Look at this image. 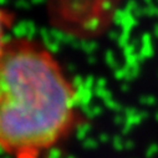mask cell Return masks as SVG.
Returning <instances> with one entry per match:
<instances>
[{"label":"cell","mask_w":158,"mask_h":158,"mask_svg":"<svg viewBox=\"0 0 158 158\" xmlns=\"http://www.w3.org/2000/svg\"><path fill=\"white\" fill-rule=\"evenodd\" d=\"M78 121L76 87L50 49L29 36L9 37L0 50V149L39 158Z\"/></svg>","instance_id":"obj_1"},{"label":"cell","mask_w":158,"mask_h":158,"mask_svg":"<svg viewBox=\"0 0 158 158\" xmlns=\"http://www.w3.org/2000/svg\"><path fill=\"white\" fill-rule=\"evenodd\" d=\"M14 21H15V15L6 8L0 6V50L3 49L4 44L9 39L8 34L11 26L14 25Z\"/></svg>","instance_id":"obj_2"}]
</instances>
